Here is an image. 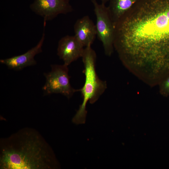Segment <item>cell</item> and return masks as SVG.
<instances>
[{
    "label": "cell",
    "mask_w": 169,
    "mask_h": 169,
    "mask_svg": "<svg viewBox=\"0 0 169 169\" xmlns=\"http://www.w3.org/2000/svg\"><path fill=\"white\" fill-rule=\"evenodd\" d=\"M51 70L44 73L46 82L42 88L44 95L60 94L70 98L79 89H75L71 86L68 66L63 64H52Z\"/></svg>",
    "instance_id": "cell-4"
},
{
    "label": "cell",
    "mask_w": 169,
    "mask_h": 169,
    "mask_svg": "<svg viewBox=\"0 0 169 169\" xmlns=\"http://www.w3.org/2000/svg\"><path fill=\"white\" fill-rule=\"evenodd\" d=\"M82 58L84 66L83 73L85 78L83 86L79 90L83 100L72 119L73 122L77 124L85 122L87 102L89 101L91 104L95 103L107 88L106 82L100 79L97 74L96 55L91 46L85 47Z\"/></svg>",
    "instance_id": "cell-3"
},
{
    "label": "cell",
    "mask_w": 169,
    "mask_h": 169,
    "mask_svg": "<svg viewBox=\"0 0 169 169\" xmlns=\"http://www.w3.org/2000/svg\"><path fill=\"white\" fill-rule=\"evenodd\" d=\"M96 17V33L101 42L105 54L110 56L113 52L114 22L108 7L99 4L96 0H91Z\"/></svg>",
    "instance_id": "cell-5"
},
{
    "label": "cell",
    "mask_w": 169,
    "mask_h": 169,
    "mask_svg": "<svg viewBox=\"0 0 169 169\" xmlns=\"http://www.w3.org/2000/svg\"><path fill=\"white\" fill-rule=\"evenodd\" d=\"M101 3L105 4V3L109 2V0H100Z\"/></svg>",
    "instance_id": "cell-12"
},
{
    "label": "cell",
    "mask_w": 169,
    "mask_h": 169,
    "mask_svg": "<svg viewBox=\"0 0 169 169\" xmlns=\"http://www.w3.org/2000/svg\"><path fill=\"white\" fill-rule=\"evenodd\" d=\"M138 0H109L108 7L114 23Z\"/></svg>",
    "instance_id": "cell-10"
},
{
    "label": "cell",
    "mask_w": 169,
    "mask_h": 169,
    "mask_svg": "<svg viewBox=\"0 0 169 169\" xmlns=\"http://www.w3.org/2000/svg\"><path fill=\"white\" fill-rule=\"evenodd\" d=\"M159 93L162 96H169V75L163 79L158 84Z\"/></svg>",
    "instance_id": "cell-11"
},
{
    "label": "cell",
    "mask_w": 169,
    "mask_h": 169,
    "mask_svg": "<svg viewBox=\"0 0 169 169\" xmlns=\"http://www.w3.org/2000/svg\"><path fill=\"white\" fill-rule=\"evenodd\" d=\"M113 45L130 72L156 84L169 69V0H138L114 23Z\"/></svg>",
    "instance_id": "cell-1"
},
{
    "label": "cell",
    "mask_w": 169,
    "mask_h": 169,
    "mask_svg": "<svg viewBox=\"0 0 169 169\" xmlns=\"http://www.w3.org/2000/svg\"><path fill=\"white\" fill-rule=\"evenodd\" d=\"M45 39L44 32L42 37L36 45L24 54L9 58L1 59L0 63L6 65L8 69L16 71L22 70L37 64L34 57L42 52V47Z\"/></svg>",
    "instance_id": "cell-8"
},
{
    "label": "cell",
    "mask_w": 169,
    "mask_h": 169,
    "mask_svg": "<svg viewBox=\"0 0 169 169\" xmlns=\"http://www.w3.org/2000/svg\"><path fill=\"white\" fill-rule=\"evenodd\" d=\"M59 164L41 134L26 127L0 140V169H54Z\"/></svg>",
    "instance_id": "cell-2"
},
{
    "label": "cell",
    "mask_w": 169,
    "mask_h": 169,
    "mask_svg": "<svg viewBox=\"0 0 169 169\" xmlns=\"http://www.w3.org/2000/svg\"><path fill=\"white\" fill-rule=\"evenodd\" d=\"M30 8L42 17L44 22L52 20L59 14H66L73 10L69 0H34Z\"/></svg>",
    "instance_id": "cell-6"
},
{
    "label": "cell",
    "mask_w": 169,
    "mask_h": 169,
    "mask_svg": "<svg viewBox=\"0 0 169 169\" xmlns=\"http://www.w3.org/2000/svg\"><path fill=\"white\" fill-rule=\"evenodd\" d=\"M84 47L74 36L67 35L59 41L57 54L63 60L64 64L68 66L72 62L82 57Z\"/></svg>",
    "instance_id": "cell-7"
},
{
    "label": "cell",
    "mask_w": 169,
    "mask_h": 169,
    "mask_svg": "<svg viewBox=\"0 0 169 169\" xmlns=\"http://www.w3.org/2000/svg\"><path fill=\"white\" fill-rule=\"evenodd\" d=\"M74 28V36L84 47L91 46L97 33L95 25L88 16L78 19Z\"/></svg>",
    "instance_id": "cell-9"
}]
</instances>
